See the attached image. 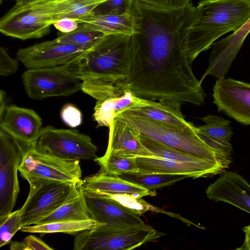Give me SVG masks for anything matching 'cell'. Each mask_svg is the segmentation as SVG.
Listing matches in <instances>:
<instances>
[{"mask_svg":"<svg viewBox=\"0 0 250 250\" xmlns=\"http://www.w3.org/2000/svg\"><path fill=\"white\" fill-rule=\"evenodd\" d=\"M212 96L218 111L241 124L250 125V83L225 77L218 79Z\"/></svg>","mask_w":250,"mask_h":250,"instance_id":"obj_13","label":"cell"},{"mask_svg":"<svg viewBox=\"0 0 250 250\" xmlns=\"http://www.w3.org/2000/svg\"><path fill=\"white\" fill-rule=\"evenodd\" d=\"M95 44L78 45L58 43L53 40L20 49L17 57L27 69L62 66L84 54Z\"/></svg>","mask_w":250,"mask_h":250,"instance_id":"obj_12","label":"cell"},{"mask_svg":"<svg viewBox=\"0 0 250 250\" xmlns=\"http://www.w3.org/2000/svg\"><path fill=\"white\" fill-rule=\"evenodd\" d=\"M189 29L188 49L191 63L222 35L238 30L250 18V0H203Z\"/></svg>","mask_w":250,"mask_h":250,"instance_id":"obj_4","label":"cell"},{"mask_svg":"<svg viewBox=\"0 0 250 250\" xmlns=\"http://www.w3.org/2000/svg\"><path fill=\"white\" fill-rule=\"evenodd\" d=\"M39 0H17L15 5L12 8L9 10V11H15L22 7Z\"/></svg>","mask_w":250,"mask_h":250,"instance_id":"obj_41","label":"cell"},{"mask_svg":"<svg viewBox=\"0 0 250 250\" xmlns=\"http://www.w3.org/2000/svg\"><path fill=\"white\" fill-rule=\"evenodd\" d=\"M163 235L146 224L136 227L104 230L96 228L78 234L74 241V250H131Z\"/></svg>","mask_w":250,"mask_h":250,"instance_id":"obj_7","label":"cell"},{"mask_svg":"<svg viewBox=\"0 0 250 250\" xmlns=\"http://www.w3.org/2000/svg\"><path fill=\"white\" fill-rule=\"evenodd\" d=\"M146 5L164 10H172L184 7L191 0H137Z\"/></svg>","mask_w":250,"mask_h":250,"instance_id":"obj_35","label":"cell"},{"mask_svg":"<svg viewBox=\"0 0 250 250\" xmlns=\"http://www.w3.org/2000/svg\"><path fill=\"white\" fill-rule=\"evenodd\" d=\"M140 135L196 156L218 162L228 168L231 163L208 146L194 124L181 127L144 118L117 115Z\"/></svg>","mask_w":250,"mask_h":250,"instance_id":"obj_5","label":"cell"},{"mask_svg":"<svg viewBox=\"0 0 250 250\" xmlns=\"http://www.w3.org/2000/svg\"><path fill=\"white\" fill-rule=\"evenodd\" d=\"M79 24L104 34L122 33L132 35L134 31L133 18L130 11L122 14L99 15L93 13Z\"/></svg>","mask_w":250,"mask_h":250,"instance_id":"obj_23","label":"cell"},{"mask_svg":"<svg viewBox=\"0 0 250 250\" xmlns=\"http://www.w3.org/2000/svg\"><path fill=\"white\" fill-rule=\"evenodd\" d=\"M82 188L84 192L127 193L136 198L156 194L155 191L146 189L119 176L109 175L101 170L82 180Z\"/></svg>","mask_w":250,"mask_h":250,"instance_id":"obj_22","label":"cell"},{"mask_svg":"<svg viewBox=\"0 0 250 250\" xmlns=\"http://www.w3.org/2000/svg\"><path fill=\"white\" fill-rule=\"evenodd\" d=\"M83 194L91 218L103 224L97 227L99 229H125L145 224L138 214L125 210L105 200L84 192Z\"/></svg>","mask_w":250,"mask_h":250,"instance_id":"obj_16","label":"cell"},{"mask_svg":"<svg viewBox=\"0 0 250 250\" xmlns=\"http://www.w3.org/2000/svg\"><path fill=\"white\" fill-rule=\"evenodd\" d=\"M79 183L63 182L40 179L28 182L29 192L20 209L21 229L36 225L81 192Z\"/></svg>","mask_w":250,"mask_h":250,"instance_id":"obj_6","label":"cell"},{"mask_svg":"<svg viewBox=\"0 0 250 250\" xmlns=\"http://www.w3.org/2000/svg\"><path fill=\"white\" fill-rule=\"evenodd\" d=\"M90 219H92L88 212L82 189L77 197L62 205L53 213L38 221L36 225Z\"/></svg>","mask_w":250,"mask_h":250,"instance_id":"obj_26","label":"cell"},{"mask_svg":"<svg viewBox=\"0 0 250 250\" xmlns=\"http://www.w3.org/2000/svg\"><path fill=\"white\" fill-rule=\"evenodd\" d=\"M17 59L12 58L7 50L3 47H0V74L2 76H9L15 73L19 68Z\"/></svg>","mask_w":250,"mask_h":250,"instance_id":"obj_34","label":"cell"},{"mask_svg":"<svg viewBox=\"0 0 250 250\" xmlns=\"http://www.w3.org/2000/svg\"><path fill=\"white\" fill-rule=\"evenodd\" d=\"M5 92L0 90V116L4 112L6 107H7L5 99Z\"/></svg>","mask_w":250,"mask_h":250,"instance_id":"obj_42","label":"cell"},{"mask_svg":"<svg viewBox=\"0 0 250 250\" xmlns=\"http://www.w3.org/2000/svg\"><path fill=\"white\" fill-rule=\"evenodd\" d=\"M135 96L129 90L118 96L97 100L93 114L97 126L109 127L116 115L128 106L133 101Z\"/></svg>","mask_w":250,"mask_h":250,"instance_id":"obj_25","label":"cell"},{"mask_svg":"<svg viewBox=\"0 0 250 250\" xmlns=\"http://www.w3.org/2000/svg\"><path fill=\"white\" fill-rule=\"evenodd\" d=\"M120 176L150 190L173 185L177 181L188 178L186 175L164 174H123Z\"/></svg>","mask_w":250,"mask_h":250,"instance_id":"obj_30","label":"cell"},{"mask_svg":"<svg viewBox=\"0 0 250 250\" xmlns=\"http://www.w3.org/2000/svg\"><path fill=\"white\" fill-rule=\"evenodd\" d=\"M182 102L171 99L153 100L135 96L132 103L117 115H127L173 124L181 127L193 124L186 121L181 111Z\"/></svg>","mask_w":250,"mask_h":250,"instance_id":"obj_15","label":"cell"},{"mask_svg":"<svg viewBox=\"0 0 250 250\" xmlns=\"http://www.w3.org/2000/svg\"><path fill=\"white\" fill-rule=\"evenodd\" d=\"M132 0H108L98 6L94 13L99 15L122 14L129 12Z\"/></svg>","mask_w":250,"mask_h":250,"instance_id":"obj_33","label":"cell"},{"mask_svg":"<svg viewBox=\"0 0 250 250\" xmlns=\"http://www.w3.org/2000/svg\"><path fill=\"white\" fill-rule=\"evenodd\" d=\"M11 250H30V249L23 242H11L10 246Z\"/></svg>","mask_w":250,"mask_h":250,"instance_id":"obj_40","label":"cell"},{"mask_svg":"<svg viewBox=\"0 0 250 250\" xmlns=\"http://www.w3.org/2000/svg\"><path fill=\"white\" fill-rule=\"evenodd\" d=\"M83 192L87 194L108 201L139 215L151 210L153 207L142 198H136L127 193Z\"/></svg>","mask_w":250,"mask_h":250,"instance_id":"obj_29","label":"cell"},{"mask_svg":"<svg viewBox=\"0 0 250 250\" xmlns=\"http://www.w3.org/2000/svg\"><path fill=\"white\" fill-rule=\"evenodd\" d=\"M0 129V219L12 212L20 192L18 171L26 149Z\"/></svg>","mask_w":250,"mask_h":250,"instance_id":"obj_10","label":"cell"},{"mask_svg":"<svg viewBox=\"0 0 250 250\" xmlns=\"http://www.w3.org/2000/svg\"><path fill=\"white\" fill-rule=\"evenodd\" d=\"M139 175L164 174L186 175L197 178L221 174L226 168L220 166H206L182 163L150 157H135Z\"/></svg>","mask_w":250,"mask_h":250,"instance_id":"obj_18","label":"cell"},{"mask_svg":"<svg viewBox=\"0 0 250 250\" xmlns=\"http://www.w3.org/2000/svg\"><path fill=\"white\" fill-rule=\"evenodd\" d=\"M0 0L1 1L2 0ZM16 0V1L17 0Z\"/></svg>","mask_w":250,"mask_h":250,"instance_id":"obj_43","label":"cell"},{"mask_svg":"<svg viewBox=\"0 0 250 250\" xmlns=\"http://www.w3.org/2000/svg\"><path fill=\"white\" fill-rule=\"evenodd\" d=\"M141 144L153 155L154 157L174 162L194 164L206 166H220L227 168L222 164L199 157L180 150L167 146L158 141L139 134Z\"/></svg>","mask_w":250,"mask_h":250,"instance_id":"obj_24","label":"cell"},{"mask_svg":"<svg viewBox=\"0 0 250 250\" xmlns=\"http://www.w3.org/2000/svg\"><path fill=\"white\" fill-rule=\"evenodd\" d=\"M53 25L60 32L67 33L76 30L79 23L74 19L65 18L57 21Z\"/></svg>","mask_w":250,"mask_h":250,"instance_id":"obj_37","label":"cell"},{"mask_svg":"<svg viewBox=\"0 0 250 250\" xmlns=\"http://www.w3.org/2000/svg\"><path fill=\"white\" fill-rule=\"evenodd\" d=\"M101 225L103 224L93 219L64 221L24 227L21 228L20 230L41 234L62 232L75 234L86 230L94 229Z\"/></svg>","mask_w":250,"mask_h":250,"instance_id":"obj_27","label":"cell"},{"mask_svg":"<svg viewBox=\"0 0 250 250\" xmlns=\"http://www.w3.org/2000/svg\"><path fill=\"white\" fill-rule=\"evenodd\" d=\"M0 129L26 147L34 146L42 129V120L36 111L15 105L7 106L0 116Z\"/></svg>","mask_w":250,"mask_h":250,"instance_id":"obj_14","label":"cell"},{"mask_svg":"<svg viewBox=\"0 0 250 250\" xmlns=\"http://www.w3.org/2000/svg\"><path fill=\"white\" fill-rule=\"evenodd\" d=\"M23 242H25L30 250H54V249L47 245L39 237L29 235L26 237Z\"/></svg>","mask_w":250,"mask_h":250,"instance_id":"obj_38","label":"cell"},{"mask_svg":"<svg viewBox=\"0 0 250 250\" xmlns=\"http://www.w3.org/2000/svg\"><path fill=\"white\" fill-rule=\"evenodd\" d=\"M21 175L28 182L40 179L63 182L82 181L79 160H69L27 147L19 168Z\"/></svg>","mask_w":250,"mask_h":250,"instance_id":"obj_9","label":"cell"},{"mask_svg":"<svg viewBox=\"0 0 250 250\" xmlns=\"http://www.w3.org/2000/svg\"><path fill=\"white\" fill-rule=\"evenodd\" d=\"M101 167L100 170L112 175L137 174L138 168L135 157L124 154L107 153L94 160Z\"/></svg>","mask_w":250,"mask_h":250,"instance_id":"obj_28","label":"cell"},{"mask_svg":"<svg viewBox=\"0 0 250 250\" xmlns=\"http://www.w3.org/2000/svg\"><path fill=\"white\" fill-rule=\"evenodd\" d=\"M62 121L69 126L75 127L80 125L82 122L81 111L72 104H66L61 111Z\"/></svg>","mask_w":250,"mask_h":250,"instance_id":"obj_36","label":"cell"},{"mask_svg":"<svg viewBox=\"0 0 250 250\" xmlns=\"http://www.w3.org/2000/svg\"><path fill=\"white\" fill-rule=\"evenodd\" d=\"M109 128L108 143L105 152L131 157H154L140 142L139 133L118 116Z\"/></svg>","mask_w":250,"mask_h":250,"instance_id":"obj_20","label":"cell"},{"mask_svg":"<svg viewBox=\"0 0 250 250\" xmlns=\"http://www.w3.org/2000/svg\"><path fill=\"white\" fill-rule=\"evenodd\" d=\"M245 232V240L242 245L237 248L236 250H250V225L245 226L242 229Z\"/></svg>","mask_w":250,"mask_h":250,"instance_id":"obj_39","label":"cell"},{"mask_svg":"<svg viewBox=\"0 0 250 250\" xmlns=\"http://www.w3.org/2000/svg\"><path fill=\"white\" fill-rule=\"evenodd\" d=\"M107 0H41L15 11L8 10L0 19V31L21 40L40 38L59 20L68 18L81 22Z\"/></svg>","mask_w":250,"mask_h":250,"instance_id":"obj_2","label":"cell"},{"mask_svg":"<svg viewBox=\"0 0 250 250\" xmlns=\"http://www.w3.org/2000/svg\"><path fill=\"white\" fill-rule=\"evenodd\" d=\"M104 34L83 27L79 24L78 28L67 33H59L53 40L58 43L86 45L96 43Z\"/></svg>","mask_w":250,"mask_h":250,"instance_id":"obj_31","label":"cell"},{"mask_svg":"<svg viewBox=\"0 0 250 250\" xmlns=\"http://www.w3.org/2000/svg\"><path fill=\"white\" fill-rule=\"evenodd\" d=\"M131 35H104L84 54L61 66L82 82L120 84L128 74ZM121 87V86H120Z\"/></svg>","mask_w":250,"mask_h":250,"instance_id":"obj_3","label":"cell"},{"mask_svg":"<svg viewBox=\"0 0 250 250\" xmlns=\"http://www.w3.org/2000/svg\"><path fill=\"white\" fill-rule=\"evenodd\" d=\"M250 32V18L238 30L212 44L208 66L201 82L208 75L218 79L225 77Z\"/></svg>","mask_w":250,"mask_h":250,"instance_id":"obj_19","label":"cell"},{"mask_svg":"<svg viewBox=\"0 0 250 250\" xmlns=\"http://www.w3.org/2000/svg\"><path fill=\"white\" fill-rule=\"evenodd\" d=\"M205 124L197 127L200 138L210 147L232 163L233 134L230 122L221 117L208 115L202 118Z\"/></svg>","mask_w":250,"mask_h":250,"instance_id":"obj_21","label":"cell"},{"mask_svg":"<svg viewBox=\"0 0 250 250\" xmlns=\"http://www.w3.org/2000/svg\"><path fill=\"white\" fill-rule=\"evenodd\" d=\"M132 15L128 74L120 86L141 98L203 104L206 94L188 49L192 13L186 8L163 10L141 5Z\"/></svg>","mask_w":250,"mask_h":250,"instance_id":"obj_1","label":"cell"},{"mask_svg":"<svg viewBox=\"0 0 250 250\" xmlns=\"http://www.w3.org/2000/svg\"><path fill=\"white\" fill-rule=\"evenodd\" d=\"M22 79L27 94L35 100L68 96L82 90L81 81L61 66L27 69Z\"/></svg>","mask_w":250,"mask_h":250,"instance_id":"obj_11","label":"cell"},{"mask_svg":"<svg viewBox=\"0 0 250 250\" xmlns=\"http://www.w3.org/2000/svg\"><path fill=\"white\" fill-rule=\"evenodd\" d=\"M20 229V209L0 219V247L10 243L14 235Z\"/></svg>","mask_w":250,"mask_h":250,"instance_id":"obj_32","label":"cell"},{"mask_svg":"<svg viewBox=\"0 0 250 250\" xmlns=\"http://www.w3.org/2000/svg\"><path fill=\"white\" fill-rule=\"evenodd\" d=\"M34 147L69 160H94L98 157L97 147L90 137L77 129H60L51 126L42 127Z\"/></svg>","mask_w":250,"mask_h":250,"instance_id":"obj_8","label":"cell"},{"mask_svg":"<svg viewBox=\"0 0 250 250\" xmlns=\"http://www.w3.org/2000/svg\"><path fill=\"white\" fill-rule=\"evenodd\" d=\"M207 197L215 202L230 204L250 213V185L234 171H225L206 190Z\"/></svg>","mask_w":250,"mask_h":250,"instance_id":"obj_17","label":"cell"}]
</instances>
